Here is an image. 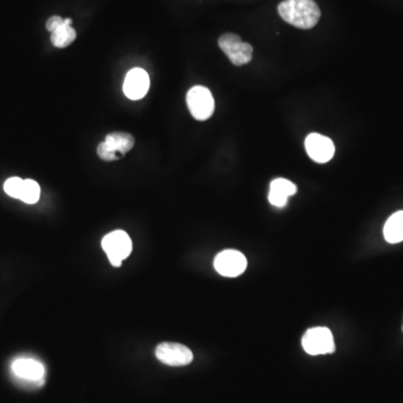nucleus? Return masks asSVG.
I'll return each instance as SVG.
<instances>
[{"label": "nucleus", "instance_id": "0eeeda50", "mask_svg": "<svg viewBox=\"0 0 403 403\" xmlns=\"http://www.w3.org/2000/svg\"><path fill=\"white\" fill-rule=\"evenodd\" d=\"M248 261L246 255L238 250L220 252L214 260V268L221 276L235 278L246 271Z\"/></svg>", "mask_w": 403, "mask_h": 403}, {"label": "nucleus", "instance_id": "f03ea898", "mask_svg": "<svg viewBox=\"0 0 403 403\" xmlns=\"http://www.w3.org/2000/svg\"><path fill=\"white\" fill-rule=\"evenodd\" d=\"M135 138L128 133H111L106 135L104 143L97 146V156L104 161H118L134 148Z\"/></svg>", "mask_w": 403, "mask_h": 403}, {"label": "nucleus", "instance_id": "7ed1b4c3", "mask_svg": "<svg viewBox=\"0 0 403 403\" xmlns=\"http://www.w3.org/2000/svg\"><path fill=\"white\" fill-rule=\"evenodd\" d=\"M188 110L198 122H205L212 117L216 110V101L212 92L202 85H196L186 95Z\"/></svg>", "mask_w": 403, "mask_h": 403}, {"label": "nucleus", "instance_id": "4468645a", "mask_svg": "<svg viewBox=\"0 0 403 403\" xmlns=\"http://www.w3.org/2000/svg\"><path fill=\"white\" fill-rule=\"evenodd\" d=\"M384 238L389 243H400L403 241V211L394 213L385 223Z\"/></svg>", "mask_w": 403, "mask_h": 403}, {"label": "nucleus", "instance_id": "f8f14e48", "mask_svg": "<svg viewBox=\"0 0 403 403\" xmlns=\"http://www.w3.org/2000/svg\"><path fill=\"white\" fill-rule=\"evenodd\" d=\"M12 372L19 379L30 381V382H38L42 381L45 374V367L42 363L32 358H19L12 363Z\"/></svg>", "mask_w": 403, "mask_h": 403}, {"label": "nucleus", "instance_id": "f257e3e1", "mask_svg": "<svg viewBox=\"0 0 403 403\" xmlns=\"http://www.w3.org/2000/svg\"><path fill=\"white\" fill-rule=\"evenodd\" d=\"M280 17L301 30L315 27L321 19V10L314 0H285L279 3Z\"/></svg>", "mask_w": 403, "mask_h": 403}, {"label": "nucleus", "instance_id": "9d476101", "mask_svg": "<svg viewBox=\"0 0 403 403\" xmlns=\"http://www.w3.org/2000/svg\"><path fill=\"white\" fill-rule=\"evenodd\" d=\"M150 80L148 73L143 69L136 67L129 71L124 82V93L130 100H140L149 90Z\"/></svg>", "mask_w": 403, "mask_h": 403}, {"label": "nucleus", "instance_id": "423d86ee", "mask_svg": "<svg viewBox=\"0 0 403 403\" xmlns=\"http://www.w3.org/2000/svg\"><path fill=\"white\" fill-rule=\"evenodd\" d=\"M301 344L310 355L331 354L335 352L333 333L327 327L310 328L303 335Z\"/></svg>", "mask_w": 403, "mask_h": 403}, {"label": "nucleus", "instance_id": "20e7f679", "mask_svg": "<svg viewBox=\"0 0 403 403\" xmlns=\"http://www.w3.org/2000/svg\"><path fill=\"white\" fill-rule=\"evenodd\" d=\"M102 248L113 267H120L122 261L133 251V242L124 231H113L102 240Z\"/></svg>", "mask_w": 403, "mask_h": 403}, {"label": "nucleus", "instance_id": "f3484780", "mask_svg": "<svg viewBox=\"0 0 403 403\" xmlns=\"http://www.w3.org/2000/svg\"><path fill=\"white\" fill-rule=\"evenodd\" d=\"M64 19H62L61 16H52L49 21H46V28H47V31L53 33L56 28L60 27V26L63 24Z\"/></svg>", "mask_w": 403, "mask_h": 403}, {"label": "nucleus", "instance_id": "39448f33", "mask_svg": "<svg viewBox=\"0 0 403 403\" xmlns=\"http://www.w3.org/2000/svg\"><path fill=\"white\" fill-rule=\"evenodd\" d=\"M218 46L222 52L228 56L231 63L237 67H242L251 62L253 47L249 43L243 42L237 34H223L218 38Z\"/></svg>", "mask_w": 403, "mask_h": 403}, {"label": "nucleus", "instance_id": "dca6fc26", "mask_svg": "<svg viewBox=\"0 0 403 403\" xmlns=\"http://www.w3.org/2000/svg\"><path fill=\"white\" fill-rule=\"evenodd\" d=\"M23 185H24V179H19V177H12V179H7L5 185H3V189L10 196L19 198Z\"/></svg>", "mask_w": 403, "mask_h": 403}, {"label": "nucleus", "instance_id": "9b49d317", "mask_svg": "<svg viewBox=\"0 0 403 403\" xmlns=\"http://www.w3.org/2000/svg\"><path fill=\"white\" fill-rule=\"evenodd\" d=\"M297 193V186L286 179H273L270 183L268 200L273 207L282 209L288 203V198Z\"/></svg>", "mask_w": 403, "mask_h": 403}, {"label": "nucleus", "instance_id": "6e6552de", "mask_svg": "<svg viewBox=\"0 0 403 403\" xmlns=\"http://www.w3.org/2000/svg\"><path fill=\"white\" fill-rule=\"evenodd\" d=\"M156 358L170 367H185L193 361V353L179 343H161L156 347Z\"/></svg>", "mask_w": 403, "mask_h": 403}, {"label": "nucleus", "instance_id": "2eb2a0df", "mask_svg": "<svg viewBox=\"0 0 403 403\" xmlns=\"http://www.w3.org/2000/svg\"><path fill=\"white\" fill-rule=\"evenodd\" d=\"M41 187L33 179H25L19 200L25 203L35 204L40 200Z\"/></svg>", "mask_w": 403, "mask_h": 403}, {"label": "nucleus", "instance_id": "1a4fd4ad", "mask_svg": "<svg viewBox=\"0 0 403 403\" xmlns=\"http://www.w3.org/2000/svg\"><path fill=\"white\" fill-rule=\"evenodd\" d=\"M305 148L312 161L319 164L328 163L335 154V146L332 139L316 133L307 136L305 140Z\"/></svg>", "mask_w": 403, "mask_h": 403}, {"label": "nucleus", "instance_id": "ddd939ff", "mask_svg": "<svg viewBox=\"0 0 403 403\" xmlns=\"http://www.w3.org/2000/svg\"><path fill=\"white\" fill-rule=\"evenodd\" d=\"M72 25V19H64L63 24L60 27L56 28L51 35V42L53 45L58 49H65L67 46H70L76 38V32L74 28L71 26Z\"/></svg>", "mask_w": 403, "mask_h": 403}]
</instances>
